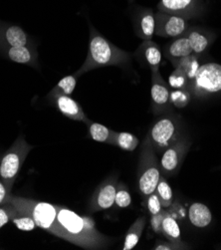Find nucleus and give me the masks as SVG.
I'll return each instance as SVG.
<instances>
[{
  "label": "nucleus",
  "mask_w": 221,
  "mask_h": 250,
  "mask_svg": "<svg viewBox=\"0 0 221 250\" xmlns=\"http://www.w3.org/2000/svg\"><path fill=\"white\" fill-rule=\"evenodd\" d=\"M188 218L193 227L204 229L212 221V213L208 207L203 204L194 203L189 207Z\"/></svg>",
  "instance_id": "20"
},
{
  "label": "nucleus",
  "mask_w": 221,
  "mask_h": 250,
  "mask_svg": "<svg viewBox=\"0 0 221 250\" xmlns=\"http://www.w3.org/2000/svg\"><path fill=\"white\" fill-rule=\"evenodd\" d=\"M195 97H204L221 91V65L207 63L201 65L186 89Z\"/></svg>",
  "instance_id": "6"
},
{
  "label": "nucleus",
  "mask_w": 221,
  "mask_h": 250,
  "mask_svg": "<svg viewBox=\"0 0 221 250\" xmlns=\"http://www.w3.org/2000/svg\"><path fill=\"white\" fill-rule=\"evenodd\" d=\"M7 203L12 204L18 210L29 214L37 228L62 238V229L57 221V206L12 194Z\"/></svg>",
  "instance_id": "3"
},
{
  "label": "nucleus",
  "mask_w": 221,
  "mask_h": 250,
  "mask_svg": "<svg viewBox=\"0 0 221 250\" xmlns=\"http://www.w3.org/2000/svg\"><path fill=\"white\" fill-rule=\"evenodd\" d=\"M169 90L168 87L161 77L160 70L152 71V87H151V98L153 110L161 112L165 110L170 104L169 101Z\"/></svg>",
  "instance_id": "14"
},
{
  "label": "nucleus",
  "mask_w": 221,
  "mask_h": 250,
  "mask_svg": "<svg viewBox=\"0 0 221 250\" xmlns=\"http://www.w3.org/2000/svg\"><path fill=\"white\" fill-rule=\"evenodd\" d=\"M140 145V141L138 137L131 133H124V132H120L117 133L115 132V145L121 149H125V151L128 152H133Z\"/></svg>",
  "instance_id": "25"
},
{
  "label": "nucleus",
  "mask_w": 221,
  "mask_h": 250,
  "mask_svg": "<svg viewBox=\"0 0 221 250\" xmlns=\"http://www.w3.org/2000/svg\"><path fill=\"white\" fill-rule=\"evenodd\" d=\"M146 138L149 139L156 152L162 153L165 148L181 139L178 121L171 117L160 119L153 125Z\"/></svg>",
  "instance_id": "7"
},
{
  "label": "nucleus",
  "mask_w": 221,
  "mask_h": 250,
  "mask_svg": "<svg viewBox=\"0 0 221 250\" xmlns=\"http://www.w3.org/2000/svg\"><path fill=\"white\" fill-rule=\"evenodd\" d=\"M167 211L162 209L161 212L152 215L151 217V228L156 234H161V224Z\"/></svg>",
  "instance_id": "34"
},
{
  "label": "nucleus",
  "mask_w": 221,
  "mask_h": 250,
  "mask_svg": "<svg viewBox=\"0 0 221 250\" xmlns=\"http://www.w3.org/2000/svg\"><path fill=\"white\" fill-rule=\"evenodd\" d=\"M144 201H145L146 209L151 215H154V214H157V213L161 212L163 208L158 194L156 193V191L153 192L152 194H150L149 196H146L144 198Z\"/></svg>",
  "instance_id": "33"
},
{
  "label": "nucleus",
  "mask_w": 221,
  "mask_h": 250,
  "mask_svg": "<svg viewBox=\"0 0 221 250\" xmlns=\"http://www.w3.org/2000/svg\"><path fill=\"white\" fill-rule=\"evenodd\" d=\"M57 221L62 229V239L85 249H103L111 238L102 234L90 216L77 214L63 206H57Z\"/></svg>",
  "instance_id": "1"
},
{
  "label": "nucleus",
  "mask_w": 221,
  "mask_h": 250,
  "mask_svg": "<svg viewBox=\"0 0 221 250\" xmlns=\"http://www.w3.org/2000/svg\"><path fill=\"white\" fill-rule=\"evenodd\" d=\"M86 125L88 126L89 134L91 139L96 142L105 143L111 146L115 145V131L107 128L99 123L88 120Z\"/></svg>",
  "instance_id": "22"
},
{
  "label": "nucleus",
  "mask_w": 221,
  "mask_h": 250,
  "mask_svg": "<svg viewBox=\"0 0 221 250\" xmlns=\"http://www.w3.org/2000/svg\"><path fill=\"white\" fill-rule=\"evenodd\" d=\"M77 76L74 75H68V76L62 78L58 84L52 89V92L61 93L67 96H71L77 85Z\"/></svg>",
  "instance_id": "29"
},
{
  "label": "nucleus",
  "mask_w": 221,
  "mask_h": 250,
  "mask_svg": "<svg viewBox=\"0 0 221 250\" xmlns=\"http://www.w3.org/2000/svg\"><path fill=\"white\" fill-rule=\"evenodd\" d=\"M155 250H180L181 249L179 245L170 242V241H160L154 246Z\"/></svg>",
  "instance_id": "36"
},
{
  "label": "nucleus",
  "mask_w": 221,
  "mask_h": 250,
  "mask_svg": "<svg viewBox=\"0 0 221 250\" xmlns=\"http://www.w3.org/2000/svg\"><path fill=\"white\" fill-rule=\"evenodd\" d=\"M47 97L49 99V101L51 102V104L55 106L57 110L65 117L74 121L84 122L85 124L89 120L85 115L81 105L77 101H75L71 96L51 91Z\"/></svg>",
  "instance_id": "11"
},
{
  "label": "nucleus",
  "mask_w": 221,
  "mask_h": 250,
  "mask_svg": "<svg viewBox=\"0 0 221 250\" xmlns=\"http://www.w3.org/2000/svg\"><path fill=\"white\" fill-rule=\"evenodd\" d=\"M137 57L151 71L160 70L161 63V51L160 46L152 40H143L137 50Z\"/></svg>",
  "instance_id": "17"
},
{
  "label": "nucleus",
  "mask_w": 221,
  "mask_h": 250,
  "mask_svg": "<svg viewBox=\"0 0 221 250\" xmlns=\"http://www.w3.org/2000/svg\"><path fill=\"white\" fill-rule=\"evenodd\" d=\"M134 29L142 40H152L156 30V14L151 8H139L134 15Z\"/></svg>",
  "instance_id": "13"
},
{
  "label": "nucleus",
  "mask_w": 221,
  "mask_h": 250,
  "mask_svg": "<svg viewBox=\"0 0 221 250\" xmlns=\"http://www.w3.org/2000/svg\"><path fill=\"white\" fill-rule=\"evenodd\" d=\"M118 186L119 183L116 177H110L104 181L94 191L89 203V210L98 212L113 208Z\"/></svg>",
  "instance_id": "10"
},
{
  "label": "nucleus",
  "mask_w": 221,
  "mask_h": 250,
  "mask_svg": "<svg viewBox=\"0 0 221 250\" xmlns=\"http://www.w3.org/2000/svg\"><path fill=\"white\" fill-rule=\"evenodd\" d=\"M163 53L166 59H168L174 66H176L181 58L188 56L193 52L187 37L183 34L181 36L176 37L173 41L166 44L163 48Z\"/></svg>",
  "instance_id": "18"
},
{
  "label": "nucleus",
  "mask_w": 221,
  "mask_h": 250,
  "mask_svg": "<svg viewBox=\"0 0 221 250\" xmlns=\"http://www.w3.org/2000/svg\"><path fill=\"white\" fill-rule=\"evenodd\" d=\"M131 204L132 196L129 188L124 184H119L116 192L114 207L117 208H127L131 206Z\"/></svg>",
  "instance_id": "28"
},
{
  "label": "nucleus",
  "mask_w": 221,
  "mask_h": 250,
  "mask_svg": "<svg viewBox=\"0 0 221 250\" xmlns=\"http://www.w3.org/2000/svg\"><path fill=\"white\" fill-rule=\"evenodd\" d=\"M169 101L177 108H184L190 101V93L186 89H176L170 92Z\"/></svg>",
  "instance_id": "30"
},
{
  "label": "nucleus",
  "mask_w": 221,
  "mask_h": 250,
  "mask_svg": "<svg viewBox=\"0 0 221 250\" xmlns=\"http://www.w3.org/2000/svg\"><path fill=\"white\" fill-rule=\"evenodd\" d=\"M161 234L170 242L179 245L181 249H188V246L183 243L181 236V229L175 217L168 212L164 216L161 224Z\"/></svg>",
  "instance_id": "21"
},
{
  "label": "nucleus",
  "mask_w": 221,
  "mask_h": 250,
  "mask_svg": "<svg viewBox=\"0 0 221 250\" xmlns=\"http://www.w3.org/2000/svg\"><path fill=\"white\" fill-rule=\"evenodd\" d=\"M161 177V172L157 152L149 139L145 137L141 146L138 167V187L143 198L155 192Z\"/></svg>",
  "instance_id": "4"
},
{
  "label": "nucleus",
  "mask_w": 221,
  "mask_h": 250,
  "mask_svg": "<svg viewBox=\"0 0 221 250\" xmlns=\"http://www.w3.org/2000/svg\"><path fill=\"white\" fill-rule=\"evenodd\" d=\"M0 43L11 47L33 45L31 37L17 25H2L0 28Z\"/></svg>",
  "instance_id": "16"
},
{
  "label": "nucleus",
  "mask_w": 221,
  "mask_h": 250,
  "mask_svg": "<svg viewBox=\"0 0 221 250\" xmlns=\"http://www.w3.org/2000/svg\"><path fill=\"white\" fill-rule=\"evenodd\" d=\"M184 35L187 37L195 55L203 53L213 41V35L210 32L199 27H189Z\"/></svg>",
  "instance_id": "19"
},
{
  "label": "nucleus",
  "mask_w": 221,
  "mask_h": 250,
  "mask_svg": "<svg viewBox=\"0 0 221 250\" xmlns=\"http://www.w3.org/2000/svg\"><path fill=\"white\" fill-rule=\"evenodd\" d=\"M188 148L189 144L186 140L181 138L175 144L164 149L160 161V167L162 177L165 179L173 177L180 169L188 152Z\"/></svg>",
  "instance_id": "8"
},
{
  "label": "nucleus",
  "mask_w": 221,
  "mask_h": 250,
  "mask_svg": "<svg viewBox=\"0 0 221 250\" xmlns=\"http://www.w3.org/2000/svg\"><path fill=\"white\" fill-rule=\"evenodd\" d=\"M33 146L29 145L24 136H19L0 163V179L8 188H12L24 162Z\"/></svg>",
  "instance_id": "5"
},
{
  "label": "nucleus",
  "mask_w": 221,
  "mask_h": 250,
  "mask_svg": "<svg viewBox=\"0 0 221 250\" xmlns=\"http://www.w3.org/2000/svg\"><path fill=\"white\" fill-rule=\"evenodd\" d=\"M156 193L158 194L160 201L161 203V206L163 208H168L171 204H173V189H171L169 184L167 183L166 179L164 177H161L160 182L156 188Z\"/></svg>",
  "instance_id": "26"
},
{
  "label": "nucleus",
  "mask_w": 221,
  "mask_h": 250,
  "mask_svg": "<svg viewBox=\"0 0 221 250\" xmlns=\"http://www.w3.org/2000/svg\"><path fill=\"white\" fill-rule=\"evenodd\" d=\"M16 212L17 208L10 203H7L0 207V229L3 228L9 221H11Z\"/></svg>",
  "instance_id": "32"
},
{
  "label": "nucleus",
  "mask_w": 221,
  "mask_h": 250,
  "mask_svg": "<svg viewBox=\"0 0 221 250\" xmlns=\"http://www.w3.org/2000/svg\"><path fill=\"white\" fill-rule=\"evenodd\" d=\"M175 67L178 68L179 70H181V72H183L185 74V76L190 81L194 78L196 72H198V70L201 67V64H200L198 55H195V54L192 53L188 56H185V57L181 58L177 63V65Z\"/></svg>",
  "instance_id": "24"
},
{
  "label": "nucleus",
  "mask_w": 221,
  "mask_h": 250,
  "mask_svg": "<svg viewBox=\"0 0 221 250\" xmlns=\"http://www.w3.org/2000/svg\"><path fill=\"white\" fill-rule=\"evenodd\" d=\"M6 58L12 62L38 68V53L33 45L11 47L2 45Z\"/></svg>",
  "instance_id": "15"
},
{
  "label": "nucleus",
  "mask_w": 221,
  "mask_h": 250,
  "mask_svg": "<svg viewBox=\"0 0 221 250\" xmlns=\"http://www.w3.org/2000/svg\"><path fill=\"white\" fill-rule=\"evenodd\" d=\"M188 78L185 76V74L179 70L178 68L170 74L168 83L171 88L174 89H187L188 86Z\"/></svg>",
  "instance_id": "31"
},
{
  "label": "nucleus",
  "mask_w": 221,
  "mask_h": 250,
  "mask_svg": "<svg viewBox=\"0 0 221 250\" xmlns=\"http://www.w3.org/2000/svg\"><path fill=\"white\" fill-rule=\"evenodd\" d=\"M146 224V217L145 216H139L136 221L132 224V227L127 231V234L125 236L124 245H122V249L124 250H132L134 247L137 246L138 242L140 241L143 229Z\"/></svg>",
  "instance_id": "23"
},
{
  "label": "nucleus",
  "mask_w": 221,
  "mask_h": 250,
  "mask_svg": "<svg viewBox=\"0 0 221 250\" xmlns=\"http://www.w3.org/2000/svg\"><path fill=\"white\" fill-rule=\"evenodd\" d=\"M189 28L187 18L159 11L156 13L155 34L161 37H179L183 35Z\"/></svg>",
  "instance_id": "9"
},
{
  "label": "nucleus",
  "mask_w": 221,
  "mask_h": 250,
  "mask_svg": "<svg viewBox=\"0 0 221 250\" xmlns=\"http://www.w3.org/2000/svg\"><path fill=\"white\" fill-rule=\"evenodd\" d=\"M11 221L16 228H18L20 230H23V231H31L37 228L35 221L29 214L22 212L18 209Z\"/></svg>",
  "instance_id": "27"
},
{
  "label": "nucleus",
  "mask_w": 221,
  "mask_h": 250,
  "mask_svg": "<svg viewBox=\"0 0 221 250\" xmlns=\"http://www.w3.org/2000/svg\"><path fill=\"white\" fill-rule=\"evenodd\" d=\"M132 55L115 46L93 25H90L89 49L85 62L75 73L77 77L91 70L108 66H121L130 62Z\"/></svg>",
  "instance_id": "2"
},
{
  "label": "nucleus",
  "mask_w": 221,
  "mask_h": 250,
  "mask_svg": "<svg viewBox=\"0 0 221 250\" xmlns=\"http://www.w3.org/2000/svg\"><path fill=\"white\" fill-rule=\"evenodd\" d=\"M201 9V0H161L158 4L159 11L181 15L187 19L200 15Z\"/></svg>",
  "instance_id": "12"
},
{
  "label": "nucleus",
  "mask_w": 221,
  "mask_h": 250,
  "mask_svg": "<svg viewBox=\"0 0 221 250\" xmlns=\"http://www.w3.org/2000/svg\"><path fill=\"white\" fill-rule=\"evenodd\" d=\"M12 188H8L7 185L0 179V207L7 204L8 198L11 195Z\"/></svg>",
  "instance_id": "35"
}]
</instances>
